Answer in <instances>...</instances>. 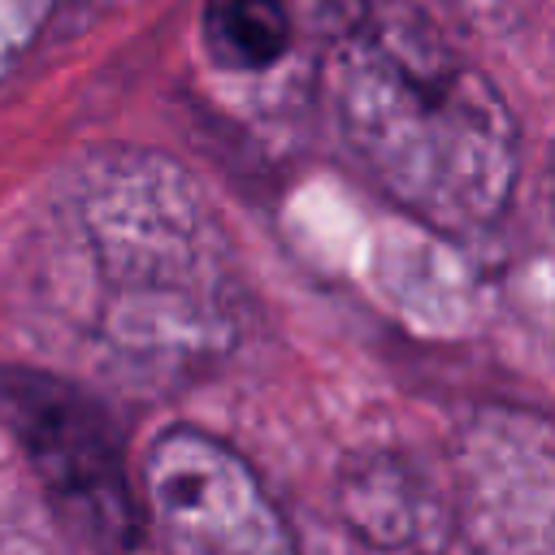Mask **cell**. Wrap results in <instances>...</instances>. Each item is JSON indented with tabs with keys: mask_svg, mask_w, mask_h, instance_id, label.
<instances>
[{
	"mask_svg": "<svg viewBox=\"0 0 555 555\" xmlns=\"http://www.w3.org/2000/svg\"><path fill=\"white\" fill-rule=\"evenodd\" d=\"M0 421L65 538L95 551L143 542V507L126 468L121 429L91 390L43 369L9 364L0 369Z\"/></svg>",
	"mask_w": 555,
	"mask_h": 555,
	"instance_id": "3",
	"label": "cell"
},
{
	"mask_svg": "<svg viewBox=\"0 0 555 555\" xmlns=\"http://www.w3.org/2000/svg\"><path fill=\"white\" fill-rule=\"evenodd\" d=\"M334 503L343 525L382 551H425L447 546L455 533L451 499L429 481V473L403 451H360L343 464Z\"/></svg>",
	"mask_w": 555,
	"mask_h": 555,
	"instance_id": "6",
	"label": "cell"
},
{
	"mask_svg": "<svg viewBox=\"0 0 555 555\" xmlns=\"http://www.w3.org/2000/svg\"><path fill=\"white\" fill-rule=\"evenodd\" d=\"M451 520L468 546L546 555L555 546V447L533 408H477L451 451Z\"/></svg>",
	"mask_w": 555,
	"mask_h": 555,
	"instance_id": "5",
	"label": "cell"
},
{
	"mask_svg": "<svg viewBox=\"0 0 555 555\" xmlns=\"http://www.w3.org/2000/svg\"><path fill=\"white\" fill-rule=\"evenodd\" d=\"M48 9L52 0H0V74H9V65L35 43Z\"/></svg>",
	"mask_w": 555,
	"mask_h": 555,
	"instance_id": "8",
	"label": "cell"
},
{
	"mask_svg": "<svg viewBox=\"0 0 555 555\" xmlns=\"http://www.w3.org/2000/svg\"><path fill=\"white\" fill-rule=\"evenodd\" d=\"M199 35L221 69L260 74L291 52L295 22L282 0H204Z\"/></svg>",
	"mask_w": 555,
	"mask_h": 555,
	"instance_id": "7",
	"label": "cell"
},
{
	"mask_svg": "<svg viewBox=\"0 0 555 555\" xmlns=\"http://www.w3.org/2000/svg\"><path fill=\"white\" fill-rule=\"evenodd\" d=\"M91 334L134 373L186 377L243 338V278L199 182L165 152H108L74 178Z\"/></svg>",
	"mask_w": 555,
	"mask_h": 555,
	"instance_id": "2",
	"label": "cell"
},
{
	"mask_svg": "<svg viewBox=\"0 0 555 555\" xmlns=\"http://www.w3.org/2000/svg\"><path fill=\"white\" fill-rule=\"evenodd\" d=\"M347 156L408 217L473 234L520 178V121L499 82L421 0H364L325 56Z\"/></svg>",
	"mask_w": 555,
	"mask_h": 555,
	"instance_id": "1",
	"label": "cell"
},
{
	"mask_svg": "<svg viewBox=\"0 0 555 555\" xmlns=\"http://www.w3.org/2000/svg\"><path fill=\"white\" fill-rule=\"evenodd\" d=\"M134 490L143 525H152L165 546L221 555H278L299 546L260 473L204 429L173 425L156 434Z\"/></svg>",
	"mask_w": 555,
	"mask_h": 555,
	"instance_id": "4",
	"label": "cell"
}]
</instances>
